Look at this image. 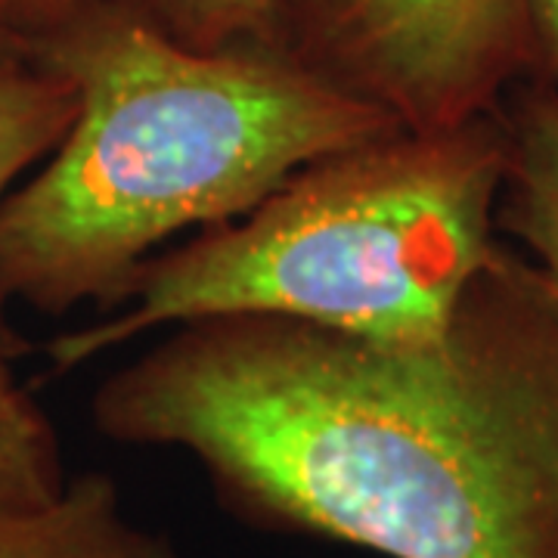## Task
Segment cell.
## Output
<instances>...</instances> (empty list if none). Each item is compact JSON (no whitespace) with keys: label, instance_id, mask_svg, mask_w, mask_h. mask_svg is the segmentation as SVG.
<instances>
[{"label":"cell","instance_id":"1","mask_svg":"<svg viewBox=\"0 0 558 558\" xmlns=\"http://www.w3.org/2000/svg\"><path fill=\"white\" fill-rule=\"evenodd\" d=\"M90 413L116 444L186 453L258 527L381 558H558V292L502 242L425 336L190 323Z\"/></svg>","mask_w":558,"mask_h":558},{"label":"cell","instance_id":"2","mask_svg":"<svg viewBox=\"0 0 558 558\" xmlns=\"http://www.w3.org/2000/svg\"><path fill=\"white\" fill-rule=\"evenodd\" d=\"M32 57L78 102L0 205L3 314H109L165 242L230 223L311 161L400 128L274 47H186L131 0L90 7Z\"/></svg>","mask_w":558,"mask_h":558},{"label":"cell","instance_id":"3","mask_svg":"<svg viewBox=\"0 0 558 558\" xmlns=\"http://www.w3.org/2000/svg\"><path fill=\"white\" fill-rule=\"evenodd\" d=\"M499 116L388 131L282 180L230 223L159 252L116 311L47 341L50 369L205 319H282L360 336L438 329L497 255Z\"/></svg>","mask_w":558,"mask_h":558},{"label":"cell","instance_id":"4","mask_svg":"<svg viewBox=\"0 0 558 558\" xmlns=\"http://www.w3.org/2000/svg\"><path fill=\"white\" fill-rule=\"evenodd\" d=\"M270 47L407 131L494 116L531 72L527 0H277Z\"/></svg>","mask_w":558,"mask_h":558},{"label":"cell","instance_id":"5","mask_svg":"<svg viewBox=\"0 0 558 558\" xmlns=\"http://www.w3.org/2000/svg\"><path fill=\"white\" fill-rule=\"evenodd\" d=\"M506 171L497 227L558 292V97L521 81L497 109Z\"/></svg>","mask_w":558,"mask_h":558},{"label":"cell","instance_id":"6","mask_svg":"<svg viewBox=\"0 0 558 558\" xmlns=\"http://www.w3.org/2000/svg\"><path fill=\"white\" fill-rule=\"evenodd\" d=\"M0 558H180L174 543L140 524L119 484L75 475L50 506L0 519Z\"/></svg>","mask_w":558,"mask_h":558},{"label":"cell","instance_id":"7","mask_svg":"<svg viewBox=\"0 0 558 558\" xmlns=\"http://www.w3.org/2000/svg\"><path fill=\"white\" fill-rule=\"evenodd\" d=\"M72 81L28 57L0 60V205L47 159L75 119ZM28 351L0 311V369Z\"/></svg>","mask_w":558,"mask_h":558},{"label":"cell","instance_id":"8","mask_svg":"<svg viewBox=\"0 0 558 558\" xmlns=\"http://www.w3.org/2000/svg\"><path fill=\"white\" fill-rule=\"evenodd\" d=\"M62 444L53 422L13 366L0 369V519L50 506L69 487Z\"/></svg>","mask_w":558,"mask_h":558},{"label":"cell","instance_id":"9","mask_svg":"<svg viewBox=\"0 0 558 558\" xmlns=\"http://www.w3.org/2000/svg\"><path fill=\"white\" fill-rule=\"evenodd\" d=\"M140 13L199 50L270 47L277 0H131Z\"/></svg>","mask_w":558,"mask_h":558},{"label":"cell","instance_id":"10","mask_svg":"<svg viewBox=\"0 0 558 558\" xmlns=\"http://www.w3.org/2000/svg\"><path fill=\"white\" fill-rule=\"evenodd\" d=\"M97 3L102 0H0V25L32 47Z\"/></svg>","mask_w":558,"mask_h":558},{"label":"cell","instance_id":"11","mask_svg":"<svg viewBox=\"0 0 558 558\" xmlns=\"http://www.w3.org/2000/svg\"><path fill=\"white\" fill-rule=\"evenodd\" d=\"M527 7H531L527 81L558 97V0H527Z\"/></svg>","mask_w":558,"mask_h":558},{"label":"cell","instance_id":"12","mask_svg":"<svg viewBox=\"0 0 558 558\" xmlns=\"http://www.w3.org/2000/svg\"><path fill=\"white\" fill-rule=\"evenodd\" d=\"M28 53H32V47L0 25V60H10V57H28Z\"/></svg>","mask_w":558,"mask_h":558}]
</instances>
